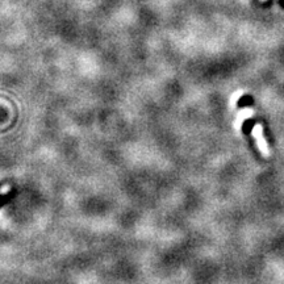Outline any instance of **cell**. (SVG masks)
Here are the masks:
<instances>
[{
  "label": "cell",
  "instance_id": "6da1fadb",
  "mask_svg": "<svg viewBox=\"0 0 284 284\" xmlns=\"http://www.w3.org/2000/svg\"><path fill=\"white\" fill-rule=\"evenodd\" d=\"M253 137H254L255 141H257V145H258L259 150L265 154L266 157H269L270 155L269 145H267V142H266L265 137H263V129H262V127L259 124L258 125H255L254 129H253Z\"/></svg>",
  "mask_w": 284,
  "mask_h": 284
},
{
  "label": "cell",
  "instance_id": "7a4b0ae2",
  "mask_svg": "<svg viewBox=\"0 0 284 284\" xmlns=\"http://www.w3.org/2000/svg\"><path fill=\"white\" fill-rule=\"evenodd\" d=\"M253 115H254V109H251V108H246V109H243L242 112L239 113L238 120H237V123H236L237 128H239V125H241V123H242L243 120H245V119H247V117L253 116Z\"/></svg>",
  "mask_w": 284,
  "mask_h": 284
}]
</instances>
